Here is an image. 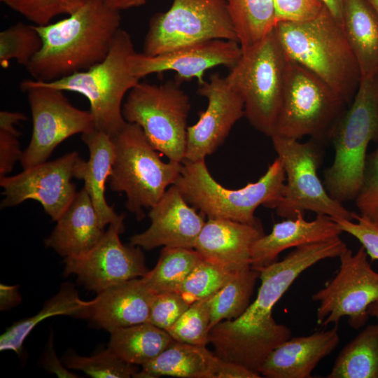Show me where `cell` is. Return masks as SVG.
<instances>
[{
	"mask_svg": "<svg viewBox=\"0 0 378 378\" xmlns=\"http://www.w3.org/2000/svg\"><path fill=\"white\" fill-rule=\"evenodd\" d=\"M234 272L202 258L176 292L190 304L195 301L213 296L229 281Z\"/></svg>",
	"mask_w": 378,
	"mask_h": 378,
	"instance_id": "35",
	"label": "cell"
},
{
	"mask_svg": "<svg viewBox=\"0 0 378 378\" xmlns=\"http://www.w3.org/2000/svg\"><path fill=\"white\" fill-rule=\"evenodd\" d=\"M124 216L109 224L99 243L84 255L64 258L65 276L75 274L88 290L97 293L130 279L144 276L148 272L139 246L123 244Z\"/></svg>",
	"mask_w": 378,
	"mask_h": 378,
	"instance_id": "15",
	"label": "cell"
},
{
	"mask_svg": "<svg viewBox=\"0 0 378 378\" xmlns=\"http://www.w3.org/2000/svg\"><path fill=\"white\" fill-rule=\"evenodd\" d=\"M241 51L263 40L277 23L274 0H226Z\"/></svg>",
	"mask_w": 378,
	"mask_h": 378,
	"instance_id": "30",
	"label": "cell"
},
{
	"mask_svg": "<svg viewBox=\"0 0 378 378\" xmlns=\"http://www.w3.org/2000/svg\"><path fill=\"white\" fill-rule=\"evenodd\" d=\"M264 234L261 223L208 218L195 249L203 260L234 272L251 267L252 246Z\"/></svg>",
	"mask_w": 378,
	"mask_h": 378,
	"instance_id": "20",
	"label": "cell"
},
{
	"mask_svg": "<svg viewBox=\"0 0 378 378\" xmlns=\"http://www.w3.org/2000/svg\"><path fill=\"white\" fill-rule=\"evenodd\" d=\"M241 54L237 41L214 39L153 56L134 52L130 62L133 74L139 80L151 74L173 71L179 82L195 78L201 85L207 70L220 65L231 68Z\"/></svg>",
	"mask_w": 378,
	"mask_h": 378,
	"instance_id": "18",
	"label": "cell"
},
{
	"mask_svg": "<svg viewBox=\"0 0 378 378\" xmlns=\"http://www.w3.org/2000/svg\"><path fill=\"white\" fill-rule=\"evenodd\" d=\"M57 224L45 239V245L64 258L85 254L102 239L106 232L84 188L56 220Z\"/></svg>",
	"mask_w": 378,
	"mask_h": 378,
	"instance_id": "24",
	"label": "cell"
},
{
	"mask_svg": "<svg viewBox=\"0 0 378 378\" xmlns=\"http://www.w3.org/2000/svg\"><path fill=\"white\" fill-rule=\"evenodd\" d=\"M340 342L337 325L307 336L290 337L274 349L259 372L267 378H309Z\"/></svg>",
	"mask_w": 378,
	"mask_h": 378,
	"instance_id": "22",
	"label": "cell"
},
{
	"mask_svg": "<svg viewBox=\"0 0 378 378\" xmlns=\"http://www.w3.org/2000/svg\"><path fill=\"white\" fill-rule=\"evenodd\" d=\"M175 185L184 199L207 216L255 225L254 213L260 206L275 209L285 185L286 174L277 158L254 183L239 189L225 188L210 174L205 160H183Z\"/></svg>",
	"mask_w": 378,
	"mask_h": 378,
	"instance_id": "5",
	"label": "cell"
},
{
	"mask_svg": "<svg viewBox=\"0 0 378 378\" xmlns=\"http://www.w3.org/2000/svg\"><path fill=\"white\" fill-rule=\"evenodd\" d=\"M24 114L20 112L1 111L0 112V127H15L20 122L27 120Z\"/></svg>",
	"mask_w": 378,
	"mask_h": 378,
	"instance_id": "48",
	"label": "cell"
},
{
	"mask_svg": "<svg viewBox=\"0 0 378 378\" xmlns=\"http://www.w3.org/2000/svg\"><path fill=\"white\" fill-rule=\"evenodd\" d=\"M153 296L141 277L130 279L98 293L84 317L109 332L147 323Z\"/></svg>",
	"mask_w": 378,
	"mask_h": 378,
	"instance_id": "21",
	"label": "cell"
},
{
	"mask_svg": "<svg viewBox=\"0 0 378 378\" xmlns=\"http://www.w3.org/2000/svg\"><path fill=\"white\" fill-rule=\"evenodd\" d=\"M20 88L27 94L33 125L29 144L20 160L23 169L47 161L69 137L95 129L91 112L74 106L64 91L30 79L21 81Z\"/></svg>",
	"mask_w": 378,
	"mask_h": 378,
	"instance_id": "13",
	"label": "cell"
},
{
	"mask_svg": "<svg viewBox=\"0 0 378 378\" xmlns=\"http://www.w3.org/2000/svg\"><path fill=\"white\" fill-rule=\"evenodd\" d=\"M271 139L286 177L281 197L275 207L277 215L293 218L299 213L311 211L316 215L354 220L356 213L332 198L318 176L323 158L318 140L312 139L301 143L278 136Z\"/></svg>",
	"mask_w": 378,
	"mask_h": 378,
	"instance_id": "10",
	"label": "cell"
},
{
	"mask_svg": "<svg viewBox=\"0 0 378 378\" xmlns=\"http://www.w3.org/2000/svg\"><path fill=\"white\" fill-rule=\"evenodd\" d=\"M46 369L55 374L58 377L75 378L77 376L69 371L57 358L52 346V337L50 338L48 348L44 358Z\"/></svg>",
	"mask_w": 378,
	"mask_h": 378,
	"instance_id": "45",
	"label": "cell"
},
{
	"mask_svg": "<svg viewBox=\"0 0 378 378\" xmlns=\"http://www.w3.org/2000/svg\"><path fill=\"white\" fill-rule=\"evenodd\" d=\"M329 138L335 156L323 184L335 200H355L361 186L371 141H378V74L360 80L351 105L334 125Z\"/></svg>",
	"mask_w": 378,
	"mask_h": 378,
	"instance_id": "4",
	"label": "cell"
},
{
	"mask_svg": "<svg viewBox=\"0 0 378 378\" xmlns=\"http://www.w3.org/2000/svg\"><path fill=\"white\" fill-rule=\"evenodd\" d=\"M69 15L35 25L42 47L25 67L34 80L51 82L101 62L120 29V11L102 0H87Z\"/></svg>",
	"mask_w": 378,
	"mask_h": 378,
	"instance_id": "2",
	"label": "cell"
},
{
	"mask_svg": "<svg viewBox=\"0 0 378 378\" xmlns=\"http://www.w3.org/2000/svg\"><path fill=\"white\" fill-rule=\"evenodd\" d=\"M277 22H304L317 17L324 6L319 0H274Z\"/></svg>",
	"mask_w": 378,
	"mask_h": 378,
	"instance_id": "42",
	"label": "cell"
},
{
	"mask_svg": "<svg viewBox=\"0 0 378 378\" xmlns=\"http://www.w3.org/2000/svg\"><path fill=\"white\" fill-rule=\"evenodd\" d=\"M201 259L195 248L164 246L154 268L141 278L154 294L176 292Z\"/></svg>",
	"mask_w": 378,
	"mask_h": 378,
	"instance_id": "32",
	"label": "cell"
},
{
	"mask_svg": "<svg viewBox=\"0 0 378 378\" xmlns=\"http://www.w3.org/2000/svg\"><path fill=\"white\" fill-rule=\"evenodd\" d=\"M111 8L120 11L144 5L148 0H102Z\"/></svg>",
	"mask_w": 378,
	"mask_h": 378,
	"instance_id": "49",
	"label": "cell"
},
{
	"mask_svg": "<svg viewBox=\"0 0 378 378\" xmlns=\"http://www.w3.org/2000/svg\"><path fill=\"white\" fill-rule=\"evenodd\" d=\"M20 133L14 127L0 128V178L11 172L20 161L22 152L18 136Z\"/></svg>",
	"mask_w": 378,
	"mask_h": 378,
	"instance_id": "43",
	"label": "cell"
},
{
	"mask_svg": "<svg viewBox=\"0 0 378 378\" xmlns=\"http://www.w3.org/2000/svg\"><path fill=\"white\" fill-rule=\"evenodd\" d=\"M260 271L251 267L234 272L212 296L210 330L218 323L241 316L250 305Z\"/></svg>",
	"mask_w": 378,
	"mask_h": 378,
	"instance_id": "33",
	"label": "cell"
},
{
	"mask_svg": "<svg viewBox=\"0 0 378 378\" xmlns=\"http://www.w3.org/2000/svg\"><path fill=\"white\" fill-rule=\"evenodd\" d=\"M63 363L69 369L78 370L92 377H134L138 368L114 354L108 348L91 356L67 355Z\"/></svg>",
	"mask_w": 378,
	"mask_h": 378,
	"instance_id": "37",
	"label": "cell"
},
{
	"mask_svg": "<svg viewBox=\"0 0 378 378\" xmlns=\"http://www.w3.org/2000/svg\"><path fill=\"white\" fill-rule=\"evenodd\" d=\"M288 61L273 30L242 52L225 76L241 95L248 122L270 137L274 134L281 104Z\"/></svg>",
	"mask_w": 378,
	"mask_h": 378,
	"instance_id": "8",
	"label": "cell"
},
{
	"mask_svg": "<svg viewBox=\"0 0 378 378\" xmlns=\"http://www.w3.org/2000/svg\"><path fill=\"white\" fill-rule=\"evenodd\" d=\"M331 15L342 24L343 10L345 0H319Z\"/></svg>",
	"mask_w": 378,
	"mask_h": 378,
	"instance_id": "47",
	"label": "cell"
},
{
	"mask_svg": "<svg viewBox=\"0 0 378 378\" xmlns=\"http://www.w3.org/2000/svg\"><path fill=\"white\" fill-rule=\"evenodd\" d=\"M83 160L76 151L52 161H46L15 175L0 178L4 198L1 207L15 206L33 200L38 202L46 213L57 220L76 196V178Z\"/></svg>",
	"mask_w": 378,
	"mask_h": 378,
	"instance_id": "16",
	"label": "cell"
},
{
	"mask_svg": "<svg viewBox=\"0 0 378 378\" xmlns=\"http://www.w3.org/2000/svg\"><path fill=\"white\" fill-rule=\"evenodd\" d=\"M328 378H378V323L368 326L337 356Z\"/></svg>",
	"mask_w": 378,
	"mask_h": 378,
	"instance_id": "31",
	"label": "cell"
},
{
	"mask_svg": "<svg viewBox=\"0 0 378 378\" xmlns=\"http://www.w3.org/2000/svg\"><path fill=\"white\" fill-rule=\"evenodd\" d=\"M214 39L237 41L226 0H173L148 23L143 53L153 56Z\"/></svg>",
	"mask_w": 378,
	"mask_h": 378,
	"instance_id": "12",
	"label": "cell"
},
{
	"mask_svg": "<svg viewBox=\"0 0 378 378\" xmlns=\"http://www.w3.org/2000/svg\"><path fill=\"white\" fill-rule=\"evenodd\" d=\"M355 201L360 215L378 223V146L367 155L361 186Z\"/></svg>",
	"mask_w": 378,
	"mask_h": 378,
	"instance_id": "39",
	"label": "cell"
},
{
	"mask_svg": "<svg viewBox=\"0 0 378 378\" xmlns=\"http://www.w3.org/2000/svg\"><path fill=\"white\" fill-rule=\"evenodd\" d=\"M41 37L35 25L22 22L0 33V65L8 68L10 60L26 67L42 47Z\"/></svg>",
	"mask_w": 378,
	"mask_h": 378,
	"instance_id": "34",
	"label": "cell"
},
{
	"mask_svg": "<svg viewBox=\"0 0 378 378\" xmlns=\"http://www.w3.org/2000/svg\"><path fill=\"white\" fill-rule=\"evenodd\" d=\"M111 138L115 158L110 188L125 193L127 209L140 221L145 218L144 209L153 207L175 183L182 162H163L136 123L127 122Z\"/></svg>",
	"mask_w": 378,
	"mask_h": 378,
	"instance_id": "6",
	"label": "cell"
},
{
	"mask_svg": "<svg viewBox=\"0 0 378 378\" xmlns=\"http://www.w3.org/2000/svg\"><path fill=\"white\" fill-rule=\"evenodd\" d=\"M110 335L108 349L125 362L141 366L175 341L168 332L148 322L120 328Z\"/></svg>",
	"mask_w": 378,
	"mask_h": 378,
	"instance_id": "28",
	"label": "cell"
},
{
	"mask_svg": "<svg viewBox=\"0 0 378 378\" xmlns=\"http://www.w3.org/2000/svg\"><path fill=\"white\" fill-rule=\"evenodd\" d=\"M212 296L190 304L168 331L179 342L198 346L209 344Z\"/></svg>",
	"mask_w": 378,
	"mask_h": 378,
	"instance_id": "36",
	"label": "cell"
},
{
	"mask_svg": "<svg viewBox=\"0 0 378 378\" xmlns=\"http://www.w3.org/2000/svg\"><path fill=\"white\" fill-rule=\"evenodd\" d=\"M197 93L206 98L207 107L197 122L188 126L183 160H205L223 144L234 124L244 115L241 95L218 73L199 85Z\"/></svg>",
	"mask_w": 378,
	"mask_h": 378,
	"instance_id": "17",
	"label": "cell"
},
{
	"mask_svg": "<svg viewBox=\"0 0 378 378\" xmlns=\"http://www.w3.org/2000/svg\"><path fill=\"white\" fill-rule=\"evenodd\" d=\"M190 305L177 292L154 294L148 323L168 332Z\"/></svg>",
	"mask_w": 378,
	"mask_h": 378,
	"instance_id": "40",
	"label": "cell"
},
{
	"mask_svg": "<svg viewBox=\"0 0 378 378\" xmlns=\"http://www.w3.org/2000/svg\"><path fill=\"white\" fill-rule=\"evenodd\" d=\"M346 248L340 237L305 244L260 270L261 284L255 300L239 317L211 328L209 342L216 355L260 373L270 352L292 335L288 327L274 319L275 304L304 270L322 260L339 257Z\"/></svg>",
	"mask_w": 378,
	"mask_h": 378,
	"instance_id": "1",
	"label": "cell"
},
{
	"mask_svg": "<svg viewBox=\"0 0 378 378\" xmlns=\"http://www.w3.org/2000/svg\"><path fill=\"white\" fill-rule=\"evenodd\" d=\"M343 232L330 216L317 215L307 221L304 214L275 223L272 231L258 239L251 251V267L257 270L274 262L282 251L340 237Z\"/></svg>",
	"mask_w": 378,
	"mask_h": 378,
	"instance_id": "23",
	"label": "cell"
},
{
	"mask_svg": "<svg viewBox=\"0 0 378 378\" xmlns=\"http://www.w3.org/2000/svg\"><path fill=\"white\" fill-rule=\"evenodd\" d=\"M89 302L81 300L72 286H62L36 314L19 320L6 330L0 337L1 351L10 350L20 354L25 339L42 321L58 315L84 317Z\"/></svg>",
	"mask_w": 378,
	"mask_h": 378,
	"instance_id": "29",
	"label": "cell"
},
{
	"mask_svg": "<svg viewBox=\"0 0 378 378\" xmlns=\"http://www.w3.org/2000/svg\"><path fill=\"white\" fill-rule=\"evenodd\" d=\"M262 375L248 368L220 359L214 378H260Z\"/></svg>",
	"mask_w": 378,
	"mask_h": 378,
	"instance_id": "44",
	"label": "cell"
},
{
	"mask_svg": "<svg viewBox=\"0 0 378 378\" xmlns=\"http://www.w3.org/2000/svg\"><path fill=\"white\" fill-rule=\"evenodd\" d=\"M19 286L0 285V309L7 310L18 305L21 301Z\"/></svg>",
	"mask_w": 378,
	"mask_h": 378,
	"instance_id": "46",
	"label": "cell"
},
{
	"mask_svg": "<svg viewBox=\"0 0 378 378\" xmlns=\"http://www.w3.org/2000/svg\"><path fill=\"white\" fill-rule=\"evenodd\" d=\"M81 138L88 148L90 158L88 162L83 160L80 162L76 178L83 180V188L91 199L100 225L105 228L121 216L105 198V185L111 174L115 158L112 138L97 129L82 134Z\"/></svg>",
	"mask_w": 378,
	"mask_h": 378,
	"instance_id": "25",
	"label": "cell"
},
{
	"mask_svg": "<svg viewBox=\"0 0 378 378\" xmlns=\"http://www.w3.org/2000/svg\"><path fill=\"white\" fill-rule=\"evenodd\" d=\"M344 104L319 78L289 59L272 136L298 140L310 136L318 141L329 137Z\"/></svg>",
	"mask_w": 378,
	"mask_h": 378,
	"instance_id": "11",
	"label": "cell"
},
{
	"mask_svg": "<svg viewBox=\"0 0 378 378\" xmlns=\"http://www.w3.org/2000/svg\"><path fill=\"white\" fill-rule=\"evenodd\" d=\"M134 52L130 34L120 28L110 51L101 62L60 79L38 82L50 88L84 95L89 100L95 129L113 137L127 123L122 114V100L139 83L130 62Z\"/></svg>",
	"mask_w": 378,
	"mask_h": 378,
	"instance_id": "7",
	"label": "cell"
},
{
	"mask_svg": "<svg viewBox=\"0 0 378 378\" xmlns=\"http://www.w3.org/2000/svg\"><path fill=\"white\" fill-rule=\"evenodd\" d=\"M12 10L40 26L62 14L70 15L87 0H0Z\"/></svg>",
	"mask_w": 378,
	"mask_h": 378,
	"instance_id": "38",
	"label": "cell"
},
{
	"mask_svg": "<svg viewBox=\"0 0 378 378\" xmlns=\"http://www.w3.org/2000/svg\"><path fill=\"white\" fill-rule=\"evenodd\" d=\"M190 206L175 185L166 190L148 213L150 226L130 237V244L147 251L159 246L195 248L205 223L204 215Z\"/></svg>",
	"mask_w": 378,
	"mask_h": 378,
	"instance_id": "19",
	"label": "cell"
},
{
	"mask_svg": "<svg viewBox=\"0 0 378 378\" xmlns=\"http://www.w3.org/2000/svg\"><path fill=\"white\" fill-rule=\"evenodd\" d=\"M342 28L361 79L378 74V16L366 0H345Z\"/></svg>",
	"mask_w": 378,
	"mask_h": 378,
	"instance_id": "27",
	"label": "cell"
},
{
	"mask_svg": "<svg viewBox=\"0 0 378 378\" xmlns=\"http://www.w3.org/2000/svg\"><path fill=\"white\" fill-rule=\"evenodd\" d=\"M368 313L370 316L374 317L378 322V300L369 306Z\"/></svg>",
	"mask_w": 378,
	"mask_h": 378,
	"instance_id": "50",
	"label": "cell"
},
{
	"mask_svg": "<svg viewBox=\"0 0 378 378\" xmlns=\"http://www.w3.org/2000/svg\"><path fill=\"white\" fill-rule=\"evenodd\" d=\"M190 99L176 79L157 85L139 82L122 105L127 122L143 130L152 146L169 161L185 158Z\"/></svg>",
	"mask_w": 378,
	"mask_h": 378,
	"instance_id": "9",
	"label": "cell"
},
{
	"mask_svg": "<svg viewBox=\"0 0 378 378\" xmlns=\"http://www.w3.org/2000/svg\"><path fill=\"white\" fill-rule=\"evenodd\" d=\"M378 16V0H366Z\"/></svg>",
	"mask_w": 378,
	"mask_h": 378,
	"instance_id": "51",
	"label": "cell"
},
{
	"mask_svg": "<svg viewBox=\"0 0 378 378\" xmlns=\"http://www.w3.org/2000/svg\"><path fill=\"white\" fill-rule=\"evenodd\" d=\"M274 32L288 59L323 81L344 103L354 98L361 76L342 25L324 7L308 21L278 22Z\"/></svg>",
	"mask_w": 378,
	"mask_h": 378,
	"instance_id": "3",
	"label": "cell"
},
{
	"mask_svg": "<svg viewBox=\"0 0 378 378\" xmlns=\"http://www.w3.org/2000/svg\"><path fill=\"white\" fill-rule=\"evenodd\" d=\"M332 219L343 232L351 234L359 241L372 261L378 260L377 223L356 214L354 215V220L344 218Z\"/></svg>",
	"mask_w": 378,
	"mask_h": 378,
	"instance_id": "41",
	"label": "cell"
},
{
	"mask_svg": "<svg viewBox=\"0 0 378 378\" xmlns=\"http://www.w3.org/2000/svg\"><path fill=\"white\" fill-rule=\"evenodd\" d=\"M368 256L363 246L355 253L347 248L340 254L336 275L312 297L319 302L318 324L337 325L342 317L348 316L353 328L365 326L370 316L369 306L378 300V272L372 268Z\"/></svg>",
	"mask_w": 378,
	"mask_h": 378,
	"instance_id": "14",
	"label": "cell"
},
{
	"mask_svg": "<svg viewBox=\"0 0 378 378\" xmlns=\"http://www.w3.org/2000/svg\"><path fill=\"white\" fill-rule=\"evenodd\" d=\"M220 360L206 346L174 341L155 358L141 366L134 377L214 378Z\"/></svg>",
	"mask_w": 378,
	"mask_h": 378,
	"instance_id": "26",
	"label": "cell"
}]
</instances>
